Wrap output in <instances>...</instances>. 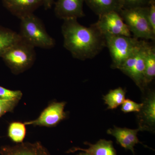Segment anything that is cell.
<instances>
[{
  "instance_id": "obj_8",
  "label": "cell",
  "mask_w": 155,
  "mask_h": 155,
  "mask_svg": "<svg viewBox=\"0 0 155 155\" xmlns=\"http://www.w3.org/2000/svg\"><path fill=\"white\" fill-rule=\"evenodd\" d=\"M66 103L54 102L49 105L41 113L39 116L34 120L26 122L25 125L52 127L58 125L66 117L64 108Z\"/></svg>"
},
{
  "instance_id": "obj_1",
  "label": "cell",
  "mask_w": 155,
  "mask_h": 155,
  "mask_svg": "<svg viewBox=\"0 0 155 155\" xmlns=\"http://www.w3.org/2000/svg\"><path fill=\"white\" fill-rule=\"evenodd\" d=\"M61 31L64 47L75 59H92L106 47L104 36L94 24L87 27L80 24L77 19H65Z\"/></svg>"
},
{
  "instance_id": "obj_22",
  "label": "cell",
  "mask_w": 155,
  "mask_h": 155,
  "mask_svg": "<svg viewBox=\"0 0 155 155\" xmlns=\"http://www.w3.org/2000/svg\"><path fill=\"white\" fill-rule=\"evenodd\" d=\"M145 8L149 22L153 31L155 33V0H150Z\"/></svg>"
},
{
  "instance_id": "obj_5",
  "label": "cell",
  "mask_w": 155,
  "mask_h": 155,
  "mask_svg": "<svg viewBox=\"0 0 155 155\" xmlns=\"http://www.w3.org/2000/svg\"><path fill=\"white\" fill-rule=\"evenodd\" d=\"M119 13L134 37L155 41V33L149 22L145 7L122 8Z\"/></svg>"
},
{
  "instance_id": "obj_24",
  "label": "cell",
  "mask_w": 155,
  "mask_h": 155,
  "mask_svg": "<svg viewBox=\"0 0 155 155\" xmlns=\"http://www.w3.org/2000/svg\"><path fill=\"white\" fill-rule=\"evenodd\" d=\"M123 8H141L147 6L150 0H122Z\"/></svg>"
},
{
  "instance_id": "obj_7",
  "label": "cell",
  "mask_w": 155,
  "mask_h": 155,
  "mask_svg": "<svg viewBox=\"0 0 155 155\" xmlns=\"http://www.w3.org/2000/svg\"><path fill=\"white\" fill-rule=\"evenodd\" d=\"M94 24L103 35L131 36L128 26L118 12L112 11L101 15Z\"/></svg>"
},
{
  "instance_id": "obj_11",
  "label": "cell",
  "mask_w": 155,
  "mask_h": 155,
  "mask_svg": "<svg viewBox=\"0 0 155 155\" xmlns=\"http://www.w3.org/2000/svg\"><path fill=\"white\" fill-rule=\"evenodd\" d=\"M1 155H51L41 143H21L14 146L3 147Z\"/></svg>"
},
{
  "instance_id": "obj_26",
  "label": "cell",
  "mask_w": 155,
  "mask_h": 155,
  "mask_svg": "<svg viewBox=\"0 0 155 155\" xmlns=\"http://www.w3.org/2000/svg\"><path fill=\"white\" fill-rule=\"evenodd\" d=\"M76 155H91L88 153L84 152L82 151V152H81L78 153V154Z\"/></svg>"
},
{
  "instance_id": "obj_17",
  "label": "cell",
  "mask_w": 155,
  "mask_h": 155,
  "mask_svg": "<svg viewBox=\"0 0 155 155\" xmlns=\"http://www.w3.org/2000/svg\"><path fill=\"white\" fill-rule=\"evenodd\" d=\"M20 38L19 33L0 25V58L9 48Z\"/></svg>"
},
{
  "instance_id": "obj_10",
  "label": "cell",
  "mask_w": 155,
  "mask_h": 155,
  "mask_svg": "<svg viewBox=\"0 0 155 155\" xmlns=\"http://www.w3.org/2000/svg\"><path fill=\"white\" fill-rule=\"evenodd\" d=\"M85 0H58L54 8L55 14L59 19H76L85 16L83 4Z\"/></svg>"
},
{
  "instance_id": "obj_18",
  "label": "cell",
  "mask_w": 155,
  "mask_h": 155,
  "mask_svg": "<svg viewBox=\"0 0 155 155\" xmlns=\"http://www.w3.org/2000/svg\"><path fill=\"white\" fill-rule=\"evenodd\" d=\"M126 91L121 87L112 90L104 96V100L108 109L114 110L122 105L125 99Z\"/></svg>"
},
{
  "instance_id": "obj_21",
  "label": "cell",
  "mask_w": 155,
  "mask_h": 155,
  "mask_svg": "<svg viewBox=\"0 0 155 155\" xmlns=\"http://www.w3.org/2000/svg\"><path fill=\"white\" fill-rule=\"evenodd\" d=\"M142 106V103L139 104L130 99H126L122 104L121 110L125 113L130 112L139 113Z\"/></svg>"
},
{
  "instance_id": "obj_6",
  "label": "cell",
  "mask_w": 155,
  "mask_h": 155,
  "mask_svg": "<svg viewBox=\"0 0 155 155\" xmlns=\"http://www.w3.org/2000/svg\"><path fill=\"white\" fill-rule=\"evenodd\" d=\"M106 47L110 51L112 59L111 67L119 69L134 51L138 46L140 40L139 39L123 35H104Z\"/></svg>"
},
{
  "instance_id": "obj_15",
  "label": "cell",
  "mask_w": 155,
  "mask_h": 155,
  "mask_svg": "<svg viewBox=\"0 0 155 155\" xmlns=\"http://www.w3.org/2000/svg\"><path fill=\"white\" fill-rule=\"evenodd\" d=\"M84 143L88 145V148L74 147L69 150L68 153H74L77 151H81L91 155H117L116 150L113 145V142L111 140L101 139L95 144H91L88 142H85Z\"/></svg>"
},
{
  "instance_id": "obj_4",
  "label": "cell",
  "mask_w": 155,
  "mask_h": 155,
  "mask_svg": "<svg viewBox=\"0 0 155 155\" xmlns=\"http://www.w3.org/2000/svg\"><path fill=\"white\" fill-rule=\"evenodd\" d=\"M150 45L145 40H140L138 46L119 68L143 92L147 88L144 84L145 59Z\"/></svg>"
},
{
  "instance_id": "obj_20",
  "label": "cell",
  "mask_w": 155,
  "mask_h": 155,
  "mask_svg": "<svg viewBox=\"0 0 155 155\" xmlns=\"http://www.w3.org/2000/svg\"><path fill=\"white\" fill-rule=\"evenodd\" d=\"M22 97L20 91H13L0 86V100L19 101Z\"/></svg>"
},
{
  "instance_id": "obj_16",
  "label": "cell",
  "mask_w": 155,
  "mask_h": 155,
  "mask_svg": "<svg viewBox=\"0 0 155 155\" xmlns=\"http://www.w3.org/2000/svg\"><path fill=\"white\" fill-rule=\"evenodd\" d=\"M155 77V47L154 45H150L145 59L144 84L147 87Z\"/></svg>"
},
{
  "instance_id": "obj_3",
  "label": "cell",
  "mask_w": 155,
  "mask_h": 155,
  "mask_svg": "<svg viewBox=\"0 0 155 155\" xmlns=\"http://www.w3.org/2000/svg\"><path fill=\"white\" fill-rule=\"evenodd\" d=\"M35 49L21 38L1 58L11 72L15 74H20L30 68L35 62L36 54Z\"/></svg>"
},
{
  "instance_id": "obj_23",
  "label": "cell",
  "mask_w": 155,
  "mask_h": 155,
  "mask_svg": "<svg viewBox=\"0 0 155 155\" xmlns=\"http://www.w3.org/2000/svg\"><path fill=\"white\" fill-rule=\"evenodd\" d=\"M18 102L17 101L0 100V117L13 111Z\"/></svg>"
},
{
  "instance_id": "obj_12",
  "label": "cell",
  "mask_w": 155,
  "mask_h": 155,
  "mask_svg": "<svg viewBox=\"0 0 155 155\" xmlns=\"http://www.w3.org/2000/svg\"><path fill=\"white\" fill-rule=\"evenodd\" d=\"M139 128L136 129H129L114 127V128L108 129V134L114 136L117 143L125 149L130 150L134 154V147L137 143H141L137 137Z\"/></svg>"
},
{
  "instance_id": "obj_13",
  "label": "cell",
  "mask_w": 155,
  "mask_h": 155,
  "mask_svg": "<svg viewBox=\"0 0 155 155\" xmlns=\"http://www.w3.org/2000/svg\"><path fill=\"white\" fill-rule=\"evenodd\" d=\"M6 8L19 19L33 14L42 5L41 0H3Z\"/></svg>"
},
{
  "instance_id": "obj_19",
  "label": "cell",
  "mask_w": 155,
  "mask_h": 155,
  "mask_svg": "<svg viewBox=\"0 0 155 155\" xmlns=\"http://www.w3.org/2000/svg\"><path fill=\"white\" fill-rule=\"evenodd\" d=\"M26 134V128L24 123L14 122L11 123L8 130V135L12 141L17 143L23 142Z\"/></svg>"
},
{
  "instance_id": "obj_9",
  "label": "cell",
  "mask_w": 155,
  "mask_h": 155,
  "mask_svg": "<svg viewBox=\"0 0 155 155\" xmlns=\"http://www.w3.org/2000/svg\"><path fill=\"white\" fill-rule=\"evenodd\" d=\"M137 119L140 131H153L155 127V93L149 91L142 102Z\"/></svg>"
},
{
  "instance_id": "obj_14",
  "label": "cell",
  "mask_w": 155,
  "mask_h": 155,
  "mask_svg": "<svg viewBox=\"0 0 155 155\" xmlns=\"http://www.w3.org/2000/svg\"><path fill=\"white\" fill-rule=\"evenodd\" d=\"M85 2L98 16L112 11L119 13L123 8L122 0H85Z\"/></svg>"
},
{
  "instance_id": "obj_2",
  "label": "cell",
  "mask_w": 155,
  "mask_h": 155,
  "mask_svg": "<svg viewBox=\"0 0 155 155\" xmlns=\"http://www.w3.org/2000/svg\"><path fill=\"white\" fill-rule=\"evenodd\" d=\"M20 19L19 35L22 40L35 48H52L55 41L48 33L44 25L33 14Z\"/></svg>"
},
{
  "instance_id": "obj_25",
  "label": "cell",
  "mask_w": 155,
  "mask_h": 155,
  "mask_svg": "<svg viewBox=\"0 0 155 155\" xmlns=\"http://www.w3.org/2000/svg\"><path fill=\"white\" fill-rule=\"evenodd\" d=\"M41 2L45 8L49 9L52 5L54 0H41Z\"/></svg>"
}]
</instances>
